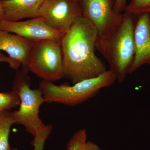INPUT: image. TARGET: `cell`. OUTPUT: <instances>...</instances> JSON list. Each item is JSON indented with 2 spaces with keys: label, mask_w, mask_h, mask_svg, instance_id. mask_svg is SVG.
<instances>
[{
  "label": "cell",
  "mask_w": 150,
  "mask_h": 150,
  "mask_svg": "<svg viewBox=\"0 0 150 150\" xmlns=\"http://www.w3.org/2000/svg\"><path fill=\"white\" fill-rule=\"evenodd\" d=\"M98 36L93 25L82 16L63 33L60 43L64 76L73 84L97 77L107 71L95 54Z\"/></svg>",
  "instance_id": "cell-1"
},
{
  "label": "cell",
  "mask_w": 150,
  "mask_h": 150,
  "mask_svg": "<svg viewBox=\"0 0 150 150\" xmlns=\"http://www.w3.org/2000/svg\"><path fill=\"white\" fill-rule=\"evenodd\" d=\"M137 16L124 12L121 24L105 36H98L96 49L106 59L116 81L123 82L134 61L135 54L134 28Z\"/></svg>",
  "instance_id": "cell-2"
},
{
  "label": "cell",
  "mask_w": 150,
  "mask_h": 150,
  "mask_svg": "<svg viewBox=\"0 0 150 150\" xmlns=\"http://www.w3.org/2000/svg\"><path fill=\"white\" fill-rule=\"evenodd\" d=\"M116 81L115 75L108 70L97 77L81 81L72 86L56 85L52 82L43 80L39 83V88L45 102L73 106L91 99Z\"/></svg>",
  "instance_id": "cell-3"
},
{
  "label": "cell",
  "mask_w": 150,
  "mask_h": 150,
  "mask_svg": "<svg viewBox=\"0 0 150 150\" xmlns=\"http://www.w3.org/2000/svg\"><path fill=\"white\" fill-rule=\"evenodd\" d=\"M13 90L16 92L21 100L18 110L12 112L15 124L22 125L27 133L33 137L45 126L39 117L40 106L45 103L40 89L30 88V78L27 74L17 70Z\"/></svg>",
  "instance_id": "cell-4"
},
{
  "label": "cell",
  "mask_w": 150,
  "mask_h": 150,
  "mask_svg": "<svg viewBox=\"0 0 150 150\" xmlns=\"http://www.w3.org/2000/svg\"><path fill=\"white\" fill-rule=\"evenodd\" d=\"M28 67L29 71L43 81H56L64 78L60 40L46 39L34 42Z\"/></svg>",
  "instance_id": "cell-5"
},
{
  "label": "cell",
  "mask_w": 150,
  "mask_h": 150,
  "mask_svg": "<svg viewBox=\"0 0 150 150\" xmlns=\"http://www.w3.org/2000/svg\"><path fill=\"white\" fill-rule=\"evenodd\" d=\"M115 0H81L82 16L96 29L98 35L103 37L110 34L121 24L123 13L114 10Z\"/></svg>",
  "instance_id": "cell-6"
},
{
  "label": "cell",
  "mask_w": 150,
  "mask_h": 150,
  "mask_svg": "<svg viewBox=\"0 0 150 150\" xmlns=\"http://www.w3.org/2000/svg\"><path fill=\"white\" fill-rule=\"evenodd\" d=\"M39 14L48 26L63 33L82 16L79 2L76 0H44Z\"/></svg>",
  "instance_id": "cell-7"
},
{
  "label": "cell",
  "mask_w": 150,
  "mask_h": 150,
  "mask_svg": "<svg viewBox=\"0 0 150 150\" xmlns=\"http://www.w3.org/2000/svg\"><path fill=\"white\" fill-rule=\"evenodd\" d=\"M0 29L33 42L46 39L60 40L64 33L48 26L41 17L25 21L12 22L0 20Z\"/></svg>",
  "instance_id": "cell-8"
},
{
  "label": "cell",
  "mask_w": 150,
  "mask_h": 150,
  "mask_svg": "<svg viewBox=\"0 0 150 150\" xmlns=\"http://www.w3.org/2000/svg\"><path fill=\"white\" fill-rule=\"evenodd\" d=\"M135 54L129 75L145 65H150V14L137 16L135 28Z\"/></svg>",
  "instance_id": "cell-9"
},
{
  "label": "cell",
  "mask_w": 150,
  "mask_h": 150,
  "mask_svg": "<svg viewBox=\"0 0 150 150\" xmlns=\"http://www.w3.org/2000/svg\"><path fill=\"white\" fill-rule=\"evenodd\" d=\"M34 42L16 34L0 29V51L6 52L11 59L22 66V70L27 74L28 60Z\"/></svg>",
  "instance_id": "cell-10"
},
{
  "label": "cell",
  "mask_w": 150,
  "mask_h": 150,
  "mask_svg": "<svg viewBox=\"0 0 150 150\" xmlns=\"http://www.w3.org/2000/svg\"><path fill=\"white\" fill-rule=\"evenodd\" d=\"M44 0L1 1L4 19L9 21H18L26 18L39 17V10Z\"/></svg>",
  "instance_id": "cell-11"
},
{
  "label": "cell",
  "mask_w": 150,
  "mask_h": 150,
  "mask_svg": "<svg viewBox=\"0 0 150 150\" xmlns=\"http://www.w3.org/2000/svg\"><path fill=\"white\" fill-rule=\"evenodd\" d=\"M8 63L10 67L13 69L18 70L21 64L0 52V62ZM21 100L16 92L13 90L6 93H0V112L8 110L20 105Z\"/></svg>",
  "instance_id": "cell-12"
},
{
  "label": "cell",
  "mask_w": 150,
  "mask_h": 150,
  "mask_svg": "<svg viewBox=\"0 0 150 150\" xmlns=\"http://www.w3.org/2000/svg\"><path fill=\"white\" fill-rule=\"evenodd\" d=\"M15 124L12 112L8 110L0 112V150H11L9 143L11 128Z\"/></svg>",
  "instance_id": "cell-13"
},
{
  "label": "cell",
  "mask_w": 150,
  "mask_h": 150,
  "mask_svg": "<svg viewBox=\"0 0 150 150\" xmlns=\"http://www.w3.org/2000/svg\"><path fill=\"white\" fill-rule=\"evenodd\" d=\"M124 12L136 16L144 13L150 14V0H130Z\"/></svg>",
  "instance_id": "cell-14"
},
{
  "label": "cell",
  "mask_w": 150,
  "mask_h": 150,
  "mask_svg": "<svg viewBox=\"0 0 150 150\" xmlns=\"http://www.w3.org/2000/svg\"><path fill=\"white\" fill-rule=\"evenodd\" d=\"M87 142V133L85 129L75 132L67 144V150H79Z\"/></svg>",
  "instance_id": "cell-15"
},
{
  "label": "cell",
  "mask_w": 150,
  "mask_h": 150,
  "mask_svg": "<svg viewBox=\"0 0 150 150\" xmlns=\"http://www.w3.org/2000/svg\"><path fill=\"white\" fill-rule=\"evenodd\" d=\"M52 129L53 126L45 125L38 131L32 142L34 150H43L45 142L50 136Z\"/></svg>",
  "instance_id": "cell-16"
},
{
  "label": "cell",
  "mask_w": 150,
  "mask_h": 150,
  "mask_svg": "<svg viewBox=\"0 0 150 150\" xmlns=\"http://www.w3.org/2000/svg\"><path fill=\"white\" fill-rule=\"evenodd\" d=\"M127 0H115L114 10L116 13H121L124 11Z\"/></svg>",
  "instance_id": "cell-17"
},
{
  "label": "cell",
  "mask_w": 150,
  "mask_h": 150,
  "mask_svg": "<svg viewBox=\"0 0 150 150\" xmlns=\"http://www.w3.org/2000/svg\"><path fill=\"white\" fill-rule=\"evenodd\" d=\"M79 150H105L100 147L97 144L91 142L87 141L85 144Z\"/></svg>",
  "instance_id": "cell-18"
},
{
  "label": "cell",
  "mask_w": 150,
  "mask_h": 150,
  "mask_svg": "<svg viewBox=\"0 0 150 150\" xmlns=\"http://www.w3.org/2000/svg\"><path fill=\"white\" fill-rule=\"evenodd\" d=\"M4 19V10H3L2 6L0 0V20Z\"/></svg>",
  "instance_id": "cell-19"
},
{
  "label": "cell",
  "mask_w": 150,
  "mask_h": 150,
  "mask_svg": "<svg viewBox=\"0 0 150 150\" xmlns=\"http://www.w3.org/2000/svg\"><path fill=\"white\" fill-rule=\"evenodd\" d=\"M11 150H18V149L16 148H14V149H11Z\"/></svg>",
  "instance_id": "cell-20"
},
{
  "label": "cell",
  "mask_w": 150,
  "mask_h": 150,
  "mask_svg": "<svg viewBox=\"0 0 150 150\" xmlns=\"http://www.w3.org/2000/svg\"><path fill=\"white\" fill-rule=\"evenodd\" d=\"M76 1H78L79 2L81 0H76Z\"/></svg>",
  "instance_id": "cell-21"
},
{
  "label": "cell",
  "mask_w": 150,
  "mask_h": 150,
  "mask_svg": "<svg viewBox=\"0 0 150 150\" xmlns=\"http://www.w3.org/2000/svg\"><path fill=\"white\" fill-rule=\"evenodd\" d=\"M1 1H4V0H1Z\"/></svg>",
  "instance_id": "cell-22"
}]
</instances>
